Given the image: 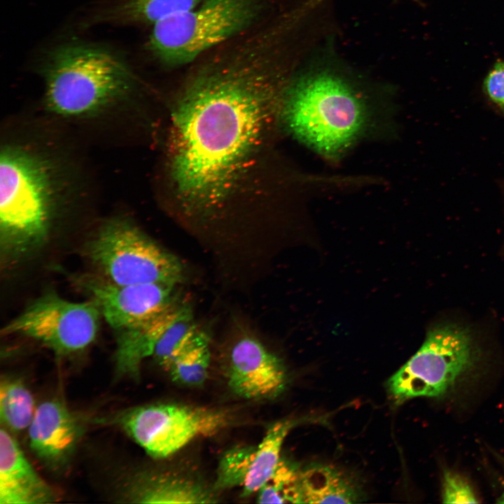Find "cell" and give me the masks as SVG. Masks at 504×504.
Instances as JSON below:
<instances>
[{
    "label": "cell",
    "mask_w": 504,
    "mask_h": 504,
    "mask_svg": "<svg viewBox=\"0 0 504 504\" xmlns=\"http://www.w3.org/2000/svg\"><path fill=\"white\" fill-rule=\"evenodd\" d=\"M88 253L102 277L115 284L176 286L183 278L179 260L126 220L105 224L90 241Z\"/></svg>",
    "instance_id": "52a82bcc"
},
{
    "label": "cell",
    "mask_w": 504,
    "mask_h": 504,
    "mask_svg": "<svg viewBox=\"0 0 504 504\" xmlns=\"http://www.w3.org/2000/svg\"><path fill=\"white\" fill-rule=\"evenodd\" d=\"M0 504L55 502V489L34 470L15 439L0 430Z\"/></svg>",
    "instance_id": "4fadbf2b"
},
{
    "label": "cell",
    "mask_w": 504,
    "mask_h": 504,
    "mask_svg": "<svg viewBox=\"0 0 504 504\" xmlns=\"http://www.w3.org/2000/svg\"><path fill=\"white\" fill-rule=\"evenodd\" d=\"M482 91L488 102L504 118V60L498 59L484 78Z\"/></svg>",
    "instance_id": "cb8c5ba5"
},
{
    "label": "cell",
    "mask_w": 504,
    "mask_h": 504,
    "mask_svg": "<svg viewBox=\"0 0 504 504\" xmlns=\"http://www.w3.org/2000/svg\"><path fill=\"white\" fill-rule=\"evenodd\" d=\"M76 280L93 297L101 314L116 332L146 323L174 302L175 286L171 284L119 285L90 276Z\"/></svg>",
    "instance_id": "30bf717a"
},
{
    "label": "cell",
    "mask_w": 504,
    "mask_h": 504,
    "mask_svg": "<svg viewBox=\"0 0 504 504\" xmlns=\"http://www.w3.org/2000/svg\"><path fill=\"white\" fill-rule=\"evenodd\" d=\"M443 503H477L478 498L470 483L458 472L446 469L442 476Z\"/></svg>",
    "instance_id": "603a6c76"
},
{
    "label": "cell",
    "mask_w": 504,
    "mask_h": 504,
    "mask_svg": "<svg viewBox=\"0 0 504 504\" xmlns=\"http://www.w3.org/2000/svg\"><path fill=\"white\" fill-rule=\"evenodd\" d=\"M300 471L297 465L281 458L274 474L258 492L260 503H302Z\"/></svg>",
    "instance_id": "44dd1931"
},
{
    "label": "cell",
    "mask_w": 504,
    "mask_h": 504,
    "mask_svg": "<svg viewBox=\"0 0 504 504\" xmlns=\"http://www.w3.org/2000/svg\"><path fill=\"white\" fill-rule=\"evenodd\" d=\"M210 365L209 344H203L181 354L167 370L172 379L188 386L202 385L207 378Z\"/></svg>",
    "instance_id": "7402d4cb"
},
{
    "label": "cell",
    "mask_w": 504,
    "mask_h": 504,
    "mask_svg": "<svg viewBox=\"0 0 504 504\" xmlns=\"http://www.w3.org/2000/svg\"><path fill=\"white\" fill-rule=\"evenodd\" d=\"M341 34L328 35L307 52L283 102L293 134L328 158L340 155L356 140L368 115L363 79L337 49Z\"/></svg>",
    "instance_id": "7a4b0ae2"
},
{
    "label": "cell",
    "mask_w": 504,
    "mask_h": 504,
    "mask_svg": "<svg viewBox=\"0 0 504 504\" xmlns=\"http://www.w3.org/2000/svg\"><path fill=\"white\" fill-rule=\"evenodd\" d=\"M302 503H354L359 502L356 484L337 468L309 465L300 471Z\"/></svg>",
    "instance_id": "e0dca14e"
},
{
    "label": "cell",
    "mask_w": 504,
    "mask_h": 504,
    "mask_svg": "<svg viewBox=\"0 0 504 504\" xmlns=\"http://www.w3.org/2000/svg\"><path fill=\"white\" fill-rule=\"evenodd\" d=\"M500 186H501V190L504 195V181L500 184Z\"/></svg>",
    "instance_id": "484cf974"
},
{
    "label": "cell",
    "mask_w": 504,
    "mask_h": 504,
    "mask_svg": "<svg viewBox=\"0 0 504 504\" xmlns=\"http://www.w3.org/2000/svg\"><path fill=\"white\" fill-rule=\"evenodd\" d=\"M302 55L296 34L266 19L191 64L169 146L171 182L183 206L209 210L237 188Z\"/></svg>",
    "instance_id": "6da1fadb"
},
{
    "label": "cell",
    "mask_w": 504,
    "mask_h": 504,
    "mask_svg": "<svg viewBox=\"0 0 504 504\" xmlns=\"http://www.w3.org/2000/svg\"><path fill=\"white\" fill-rule=\"evenodd\" d=\"M122 428L150 456L165 458L195 438L214 435L228 426L224 410L180 404H153L127 409L116 414Z\"/></svg>",
    "instance_id": "ba28073f"
},
{
    "label": "cell",
    "mask_w": 504,
    "mask_h": 504,
    "mask_svg": "<svg viewBox=\"0 0 504 504\" xmlns=\"http://www.w3.org/2000/svg\"><path fill=\"white\" fill-rule=\"evenodd\" d=\"M281 0H201L192 10L153 26L148 47L168 67L191 64L264 20Z\"/></svg>",
    "instance_id": "5b68a950"
},
{
    "label": "cell",
    "mask_w": 504,
    "mask_h": 504,
    "mask_svg": "<svg viewBox=\"0 0 504 504\" xmlns=\"http://www.w3.org/2000/svg\"><path fill=\"white\" fill-rule=\"evenodd\" d=\"M226 377L232 392L251 400L274 398L286 383L281 360L249 336L239 339L232 345L228 354Z\"/></svg>",
    "instance_id": "8fae6325"
},
{
    "label": "cell",
    "mask_w": 504,
    "mask_h": 504,
    "mask_svg": "<svg viewBox=\"0 0 504 504\" xmlns=\"http://www.w3.org/2000/svg\"><path fill=\"white\" fill-rule=\"evenodd\" d=\"M201 0H120L106 11V20L152 26L187 13Z\"/></svg>",
    "instance_id": "d6986e66"
},
{
    "label": "cell",
    "mask_w": 504,
    "mask_h": 504,
    "mask_svg": "<svg viewBox=\"0 0 504 504\" xmlns=\"http://www.w3.org/2000/svg\"><path fill=\"white\" fill-rule=\"evenodd\" d=\"M57 191L48 163L24 148L7 146L0 160V246L7 260L34 251L47 239Z\"/></svg>",
    "instance_id": "3957f363"
},
{
    "label": "cell",
    "mask_w": 504,
    "mask_h": 504,
    "mask_svg": "<svg viewBox=\"0 0 504 504\" xmlns=\"http://www.w3.org/2000/svg\"><path fill=\"white\" fill-rule=\"evenodd\" d=\"M127 497L141 503H211L216 497L202 483L169 473L144 475L132 483Z\"/></svg>",
    "instance_id": "9a60e30c"
},
{
    "label": "cell",
    "mask_w": 504,
    "mask_h": 504,
    "mask_svg": "<svg viewBox=\"0 0 504 504\" xmlns=\"http://www.w3.org/2000/svg\"><path fill=\"white\" fill-rule=\"evenodd\" d=\"M100 314L94 300L74 302L48 292L5 326L2 333L26 336L57 355H69L85 349L94 340Z\"/></svg>",
    "instance_id": "9c48e42d"
},
{
    "label": "cell",
    "mask_w": 504,
    "mask_h": 504,
    "mask_svg": "<svg viewBox=\"0 0 504 504\" xmlns=\"http://www.w3.org/2000/svg\"><path fill=\"white\" fill-rule=\"evenodd\" d=\"M479 358L470 328L450 321L435 325L418 351L388 379V391L398 403L416 397H441Z\"/></svg>",
    "instance_id": "8992f818"
},
{
    "label": "cell",
    "mask_w": 504,
    "mask_h": 504,
    "mask_svg": "<svg viewBox=\"0 0 504 504\" xmlns=\"http://www.w3.org/2000/svg\"><path fill=\"white\" fill-rule=\"evenodd\" d=\"M31 449L45 463L59 468L67 462L78 441L80 425L58 400L41 402L28 427Z\"/></svg>",
    "instance_id": "7c38bea8"
},
{
    "label": "cell",
    "mask_w": 504,
    "mask_h": 504,
    "mask_svg": "<svg viewBox=\"0 0 504 504\" xmlns=\"http://www.w3.org/2000/svg\"><path fill=\"white\" fill-rule=\"evenodd\" d=\"M206 344H209L207 335L194 322L190 309L181 305L177 315L160 337L153 356L167 370L181 354Z\"/></svg>",
    "instance_id": "ac0fdd59"
},
{
    "label": "cell",
    "mask_w": 504,
    "mask_h": 504,
    "mask_svg": "<svg viewBox=\"0 0 504 504\" xmlns=\"http://www.w3.org/2000/svg\"><path fill=\"white\" fill-rule=\"evenodd\" d=\"M45 99L66 117L97 112L130 92L134 75L123 60L94 45L66 43L52 49L43 65Z\"/></svg>",
    "instance_id": "277c9868"
},
{
    "label": "cell",
    "mask_w": 504,
    "mask_h": 504,
    "mask_svg": "<svg viewBox=\"0 0 504 504\" xmlns=\"http://www.w3.org/2000/svg\"><path fill=\"white\" fill-rule=\"evenodd\" d=\"M181 305L174 302L157 316L137 327L117 332L115 368L118 377L136 378L143 361L155 346Z\"/></svg>",
    "instance_id": "5bb4252c"
},
{
    "label": "cell",
    "mask_w": 504,
    "mask_h": 504,
    "mask_svg": "<svg viewBox=\"0 0 504 504\" xmlns=\"http://www.w3.org/2000/svg\"><path fill=\"white\" fill-rule=\"evenodd\" d=\"M34 399L22 382L5 378L0 386V418L3 425L18 432L29 427L35 413Z\"/></svg>",
    "instance_id": "ffe728a7"
},
{
    "label": "cell",
    "mask_w": 504,
    "mask_h": 504,
    "mask_svg": "<svg viewBox=\"0 0 504 504\" xmlns=\"http://www.w3.org/2000/svg\"><path fill=\"white\" fill-rule=\"evenodd\" d=\"M498 503H504V491L497 501Z\"/></svg>",
    "instance_id": "d4e9b609"
},
{
    "label": "cell",
    "mask_w": 504,
    "mask_h": 504,
    "mask_svg": "<svg viewBox=\"0 0 504 504\" xmlns=\"http://www.w3.org/2000/svg\"><path fill=\"white\" fill-rule=\"evenodd\" d=\"M296 425L293 419L274 423L257 446L249 447L242 494L248 496L258 491L270 479L281 461V451L290 430Z\"/></svg>",
    "instance_id": "2e32d148"
}]
</instances>
